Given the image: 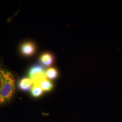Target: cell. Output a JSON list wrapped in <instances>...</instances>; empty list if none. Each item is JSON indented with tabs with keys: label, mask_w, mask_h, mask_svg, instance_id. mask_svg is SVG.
Here are the masks:
<instances>
[{
	"label": "cell",
	"mask_w": 122,
	"mask_h": 122,
	"mask_svg": "<svg viewBox=\"0 0 122 122\" xmlns=\"http://www.w3.org/2000/svg\"><path fill=\"white\" fill-rule=\"evenodd\" d=\"M0 107L8 105L13 99L16 92L15 76L9 70L0 66Z\"/></svg>",
	"instance_id": "1"
},
{
	"label": "cell",
	"mask_w": 122,
	"mask_h": 122,
	"mask_svg": "<svg viewBox=\"0 0 122 122\" xmlns=\"http://www.w3.org/2000/svg\"><path fill=\"white\" fill-rule=\"evenodd\" d=\"M28 75L33 85H38L41 81L46 78V71L42 66L39 65H36L31 67L29 71Z\"/></svg>",
	"instance_id": "2"
},
{
	"label": "cell",
	"mask_w": 122,
	"mask_h": 122,
	"mask_svg": "<svg viewBox=\"0 0 122 122\" xmlns=\"http://www.w3.org/2000/svg\"><path fill=\"white\" fill-rule=\"evenodd\" d=\"M20 51L22 55L26 56H32L35 53L36 47L32 42L27 41L24 42L21 46Z\"/></svg>",
	"instance_id": "3"
},
{
	"label": "cell",
	"mask_w": 122,
	"mask_h": 122,
	"mask_svg": "<svg viewBox=\"0 0 122 122\" xmlns=\"http://www.w3.org/2000/svg\"><path fill=\"white\" fill-rule=\"evenodd\" d=\"M33 83L28 78H24L21 79L18 84V88L23 91L28 92L31 89Z\"/></svg>",
	"instance_id": "4"
},
{
	"label": "cell",
	"mask_w": 122,
	"mask_h": 122,
	"mask_svg": "<svg viewBox=\"0 0 122 122\" xmlns=\"http://www.w3.org/2000/svg\"><path fill=\"white\" fill-rule=\"evenodd\" d=\"M40 62L44 66H50L54 61V58L50 53H45L41 55L39 58Z\"/></svg>",
	"instance_id": "5"
},
{
	"label": "cell",
	"mask_w": 122,
	"mask_h": 122,
	"mask_svg": "<svg viewBox=\"0 0 122 122\" xmlns=\"http://www.w3.org/2000/svg\"><path fill=\"white\" fill-rule=\"evenodd\" d=\"M43 91H50L52 89L53 85L52 82L47 78L43 79L38 84Z\"/></svg>",
	"instance_id": "6"
},
{
	"label": "cell",
	"mask_w": 122,
	"mask_h": 122,
	"mask_svg": "<svg viewBox=\"0 0 122 122\" xmlns=\"http://www.w3.org/2000/svg\"><path fill=\"white\" fill-rule=\"evenodd\" d=\"M46 78L53 80L56 78L58 76V72L55 68L51 67L48 68L46 71Z\"/></svg>",
	"instance_id": "7"
},
{
	"label": "cell",
	"mask_w": 122,
	"mask_h": 122,
	"mask_svg": "<svg viewBox=\"0 0 122 122\" xmlns=\"http://www.w3.org/2000/svg\"><path fill=\"white\" fill-rule=\"evenodd\" d=\"M43 93V90L39 85L35 84L33 85L31 89V94L33 97H38L41 96Z\"/></svg>",
	"instance_id": "8"
},
{
	"label": "cell",
	"mask_w": 122,
	"mask_h": 122,
	"mask_svg": "<svg viewBox=\"0 0 122 122\" xmlns=\"http://www.w3.org/2000/svg\"><path fill=\"white\" fill-rule=\"evenodd\" d=\"M0 84H1L0 79Z\"/></svg>",
	"instance_id": "9"
}]
</instances>
